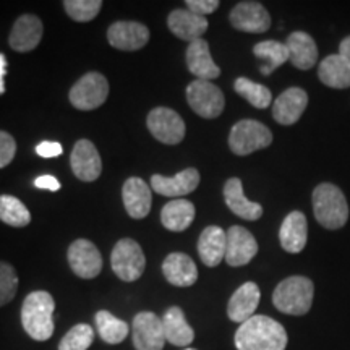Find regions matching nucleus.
<instances>
[{"instance_id":"obj_1","label":"nucleus","mask_w":350,"mask_h":350,"mask_svg":"<svg viewBox=\"0 0 350 350\" xmlns=\"http://www.w3.org/2000/svg\"><path fill=\"white\" fill-rule=\"evenodd\" d=\"M287 332L275 319L255 314L235 332L237 350H286Z\"/></svg>"},{"instance_id":"obj_2","label":"nucleus","mask_w":350,"mask_h":350,"mask_svg":"<svg viewBox=\"0 0 350 350\" xmlns=\"http://www.w3.org/2000/svg\"><path fill=\"white\" fill-rule=\"evenodd\" d=\"M55 301L46 291L31 292L21 306V325L29 338L44 342L54 334Z\"/></svg>"},{"instance_id":"obj_3","label":"nucleus","mask_w":350,"mask_h":350,"mask_svg":"<svg viewBox=\"0 0 350 350\" xmlns=\"http://www.w3.org/2000/svg\"><path fill=\"white\" fill-rule=\"evenodd\" d=\"M314 286L304 275H291L278 284L273 294V304L279 312L304 317L310 312L313 304Z\"/></svg>"},{"instance_id":"obj_4","label":"nucleus","mask_w":350,"mask_h":350,"mask_svg":"<svg viewBox=\"0 0 350 350\" xmlns=\"http://www.w3.org/2000/svg\"><path fill=\"white\" fill-rule=\"evenodd\" d=\"M313 213L317 221L326 229L336 230L349 219V204L340 188L332 183H321L313 191Z\"/></svg>"},{"instance_id":"obj_5","label":"nucleus","mask_w":350,"mask_h":350,"mask_svg":"<svg viewBox=\"0 0 350 350\" xmlns=\"http://www.w3.org/2000/svg\"><path fill=\"white\" fill-rule=\"evenodd\" d=\"M273 143V133L258 120H240L232 126L229 148L237 156H248L258 150H265Z\"/></svg>"},{"instance_id":"obj_6","label":"nucleus","mask_w":350,"mask_h":350,"mask_svg":"<svg viewBox=\"0 0 350 350\" xmlns=\"http://www.w3.org/2000/svg\"><path fill=\"white\" fill-rule=\"evenodd\" d=\"M111 265L112 271L120 281H138L146 269V258H144L142 245L133 239L119 240L112 250Z\"/></svg>"},{"instance_id":"obj_7","label":"nucleus","mask_w":350,"mask_h":350,"mask_svg":"<svg viewBox=\"0 0 350 350\" xmlns=\"http://www.w3.org/2000/svg\"><path fill=\"white\" fill-rule=\"evenodd\" d=\"M109 96V81L98 72L83 75L68 93L72 106L78 111H94L103 106Z\"/></svg>"},{"instance_id":"obj_8","label":"nucleus","mask_w":350,"mask_h":350,"mask_svg":"<svg viewBox=\"0 0 350 350\" xmlns=\"http://www.w3.org/2000/svg\"><path fill=\"white\" fill-rule=\"evenodd\" d=\"M187 103L203 119H216L224 111L226 99L213 81L195 80L187 86Z\"/></svg>"},{"instance_id":"obj_9","label":"nucleus","mask_w":350,"mask_h":350,"mask_svg":"<svg viewBox=\"0 0 350 350\" xmlns=\"http://www.w3.org/2000/svg\"><path fill=\"white\" fill-rule=\"evenodd\" d=\"M146 125L152 137L164 144H178L185 138V122L169 107L152 109L148 113Z\"/></svg>"},{"instance_id":"obj_10","label":"nucleus","mask_w":350,"mask_h":350,"mask_svg":"<svg viewBox=\"0 0 350 350\" xmlns=\"http://www.w3.org/2000/svg\"><path fill=\"white\" fill-rule=\"evenodd\" d=\"M67 258L70 268L81 279H94L103 271V256L91 240H75L68 247Z\"/></svg>"},{"instance_id":"obj_11","label":"nucleus","mask_w":350,"mask_h":350,"mask_svg":"<svg viewBox=\"0 0 350 350\" xmlns=\"http://www.w3.org/2000/svg\"><path fill=\"white\" fill-rule=\"evenodd\" d=\"M133 345L137 350H163L165 336L163 319L152 312H142L133 318Z\"/></svg>"},{"instance_id":"obj_12","label":"nucleus","mask_w":350,"mask_h":350,"mask_svg":"<svg viewBox=\"0 0 350 350\" xmlns=\"http://www.w3.org/2000/svg\"><path fill=\"white\" fill-rule=\"evenodd\" d=\"M107 41L119 51H139L150 41V29L138 21H116L109 26Z\"/></svg>"},{"instance_id":"obj_13","label":"nucleus","mask_w":350,"mask_h":350,"mask_svg":"<svg viewBox=\"0 0 350 350\" xmlns=\"http://www.w3.org/2000/svg\"><path fill=\"white\" fill-rule=\"evenodd\" d=\"M230 25L235 29L250 34L266 33L271 26L268 10L260 2H240L232 8Z\"/></svg>"},{"instance_id":"obj_14","label":"nucleus","mask_w":350,"mask_h":350,"mask_svg":"<svg viewBox=\"0 0 350 350\" xmlns=\"http://www.w3.org/2000/svg\"><path fill=\"white\" fill-rule=\"evenodd\" d=\"M70 164L77 178L81 182L98 180L103 172V161H100L98 148L90 139H78L70 156Z\"/></svg>"},{"instance_id":"obj_15","label":"nucleus","mask_w":350,"mask_h":350,"mask_svg":"<svg viewBox=\"0 0 350 350\" xmlns=\"http://www.w3.org/2000/svg\"><path fill=\"white\" fill-rule=\"evenodd\" d=\"M258 253V242L253 237L250 230L245 227L232 226L227 230V250L226 261L229 266L239 268V266L248 265Z\"/></svg>"},{"instance_id":"obj_16","label":"nucleus","mask_w":350,"mask_h":350,"mask_svg":"<svg viewBox=\"0 0 350 350\" xmlns=\"http://www.w3.org/2000/svg\"><path fill=\"white\" fill-rule=\"evenodd\" d=\"M44 26L36 15H21L13 23V28L8 36V46L15 52H31L36 49L42 39Z\"/></svg>"},{"instance_id":"obj_17","label":"nucleus","mask_w":350,"mask_h":350,"mask_svg":"<svg viewBox=\"0 0 350 350\" xmlns=\"http://www.w3.org/2000/svg\"><path fill=\"white\" fill-rule=\"evenodd\" d=\"M200 185V172L193 167H188L178 172L175 177H164L154 174L151 177V188L156 193L178 200L180 196L190 195Z\"/></svg>"},{"instance_id":"obj_18","label":"nucleus","mask_w":350,"mask_h":350,"mask_svg":"<svg viewBox=\"0 0 350 350\" xmlns=\"http://www.w3.org/2000/svg\"><path fill=\"white\" fill-rule=\"evenodd\" d=\"M167 26L174 36L190 44L203 39V34L208 29V20L190 12L188 8H177L169 13Z\"/></svg>"},{"instance_id":"obj_19","label":"nucleus","mask_w":350,"mask_h":350,"mask_svg":"<svg viewBox=\"0 0 350 350\" xmlns=\"http://www.w3.org/2000/svg\"><path fill=\"white\" fill-rule=\"evenodd\" d=\"M308 106V94L301 88H288L275 98L273 104V117L281 125H294Z\"/></svg>"},{"instance_id":"obj_20","label":"nucleus","mask_w":350,"mask_h":350,"mask_svg":"<svg viewBox=\"0 0 350 350\" xmlns=\"http://www.w3.org/2000/svg\"><path fill=\"white\" fill-rule=\"evenodd\" d=\"M122 198L126 213L133 219H144L150 214L152 206L151 188L143 178L130 177L122 188Z\"/></svg>"},{"instance_id":"obj_21","label":"nucleus","mask_w":350,"mask_h":350,"mask_svg":"<svg viewBox=\"0 0 350 350\" xmlns=\"http://www.w3.org/2000/svg\"><path fill=\"white\" fill-rule=\"evenodd\" d=\"M187 67L193 73L196 80L213 81L221 75V68L213 60L209 44L204 39H198L188 44L187 47Z\"/></svg>"},{"instance_id":"obj_22","label":"nucleus","mask_w":350,"mask_h":350,"mask_svg":"<svg viewBox=\"0 0 350 350\" xmlns=\"http://www.w3.org/2000/svg\"><path fill=\"white\" fill-rule=\"evenodd\" d=\"M260 287L255 282H245L230 297L229 305H227V317L234 323L242 325V323L248 321L252 317H255L258 305H260Z\"/></svg>"},{"instance_id":"obj_23","label":"nucleus","mask_w":350,"mask_h":350,"mask_svg":"<svg viewBox=\"0 0 350 350\" xmlns=\"http://www.w3.org/2000/svg\"><path fill=\"white\" fill-rule=\"evenodd\" d=\"M227 232L217 226H209L201 232L198 240V255L203 265L208 268H216L226 260Z\"/></svg>"},{"instance_id":"obj_24","label":"nucleus","mask_w":350,"mask_h":350,"mask_svg":"<svg viewBox=\"0 0 350 350\" xmlns=\"http://www.w3.org/2000/svg\"><path fill=\"white\" fill-rule=\"evenodd\" d=\"M224 200L230 211L245 221H258L262 216V206L245 196L242 180L237 177H232L226 182Z\"/></svg>"},{"instance_id":"obj_25","label":"nucleus","mask_w":350,"mask_h":350,"mask_svg":"<svg viewBox=\"0 0 350 350\" xmlns=\"http://www.w3.org/2000/svg\"><path fill=\"white\" fill-rule=\"evenodd\" d=\"M163 273L175 287H190L198 281L195 261L185 253H170L163 262Z\"/></svg>"},{"instance_id":"obj_26","label":"nucleus","mask_w":350,"mask_h":350,"mask_svg":"<svg viewBox=\"0 0 350 350\" xmlns=\"http://www.w3.org/2000/svg\"><path fill=\"white\" fill-rule=\"evenodd\" d=\"M308 239V224L304 213L292 211L284 219L279 229V242L287 253H300Z\"/></svg>"},{"instance_id":"obj_27","label":"nucleus","mask_w":350,"mask_h":350,"mask_svg":"<svg viewBox=\"0 0 350 350\" xmlns=\"http://www.w3.org/2000/svg\"><path fill=\"white\" fill-rule=\"evenodd\" d=\"M288 60L299 70H310L318 62V47L314 39L304 31H295L287 38Z\"/></svg>"},{"instance_id":"obj_28","label":"nucleus","mask_w":350,"mask_h":350,"mask_svg":"<svg viewBox=\"0 0 350 350\" xmlns=\"http://www.w3.org/2000/svg\"><path fill=\"white\" fill-rule=\"evenodd\" d=\"M163 327L165 340L169 344L177 345V347H187L193 342L195 331L187 323L185 314H183L180 306H170L167 312L164 313Z\"/></svg>"},{"instance_id":"obj_29","label":"nucleus","mask_w":350,"mask_h":350,"mask_svg":"<svg viewBox=\"0 0 350 350\" xmlns=\"http://www.w3.org/2000/svg\"><path fill=\"white\" fill-rule=\"evenodd\" d=\"M318 78L323 85L336 90L350 88V60L340 54L327 55L319 64Z\"/></svg>"},{"instance_id":"obj_30","label":"nucleus","mask_w":350,"mask_h":350,"mask_svg":"<svg viewBox=\"0 0 350 350\" xmlns=\"http://www.w3.org/2000/svg\"><path fill=\"white\" fill-rule=\"evenodd\" d=\"M195 206L191 201L178 198L169 201L161 211V222L170 232H183L195 219Z\"/></svg>"},{"instance_id":"obj_31","label":"nucleus","mask_w":350,"mask_h":350,"mask_svg":"<svg viewBox=\"0 0 350 350\" xmlns=\"http://www.w3.org/2000/svg\"><path fill=\"white\" fill-rule=\"evenodd\" d=\"M253 54L262 60L261 73L265 77L271 75L275 68L281 67L288 60V49L286 44L279 41H261L253 47Z\"/></svg>"},{"instance_id":"obj_32","label":"nucleus","mask_w":350,"mask_h":350,"mask_svg":"<svg viewBox=\"0 0 350 350\" xmlns=\"http://www.w3.org/2000/svg\"><path fill=\"white\" fill-rule=\"evenodd\" d=\"M96 327H98L99 338L106 344L117 345L124 342L126 336H129V325L122 319L116 318L107 310H100L94 317Z\"/></svg>"},{"instance_id":"obj_33","label":"nucleus","mask_w":350,"mask_h":350,"mask_svg":"<svg viewBox=\"0 0 350 350\" xmlns=\"http://www.w3.org/2000/svg\"><path fill=\"white\" fill-rule=\"evenodd\" d=\"M234 90L235 93L242 96L245 100H248L256 109H268L271 106V100H273V94H271L269 88L248 80L245 77H240L235 80Z\"/></svg>"},{"instance_id":"obj_34","label":"nucleus","mask_w":350,"mask_h":350,"mask_svg":"<svg viewBox=\"0 0 350 350\" xmlns=\"http://www.w3.org/2000/svg\"><path fill=\"white\" fill-rule=\"evenodd\" d=\"M0 221L10 227H26L31 222V214L18 198L0 195Z\"/></svg>"},{"instance_id":"obj_35","label":"nucleus","mask_w":350,"mask_h":350,"mask_svg":"<svg viewBox=\"0 0 350 350\" xmlns=\"http://www.w3.org/2000/svg\"><path fill=\"white\" fill-rule=\"evenodd\" d=\"M103 2L100 0H64V8L67 15L78 23L93 21L99 15Z\"/></svg>"},{"instance_id":"obj_36","label":"nucleus","mask_w":350,"mask_h":350,"mask_svg":"<svg viewBox=\"0 0 350 350\" xmlns=\"http://www.w3.org/2000/svg\"><path fill=\"white\" fill-rule=\"evenodd\" d=\"M94 340V331L90 325L80 323V325L73 326L64 339L60 340L59 350H88L91 347Z\"/></svg>"},{"instance_id":"obj_37","label":"nucleus","mask_w":350,"mask_h":350,"mask_svg":"<svg viewBox=\"0 0 350 350\" xmlns=\"http://www.w3.org/2000/svg\"><path fill=\"white\" fill-rule=\"evenodd\" d=\"M18 292V274L10 262L0 261V308L10 304Z\"/></svg>"},{"instance_id":"obj_38","label":"nucleus","mask_w":350,"mask_h":350,"mask_svg":"<svg viewBox=\"0 0 350 350\" xmlns=\"http://www.w3.org/2000/svg\"><path fill=\"white\" fill-rule=\"evenodd\" d=\"M16 154V142L7 131L0 130V169L7 167Z\"/></svg>"},{"instance_id":"obj_39","label":"nucleus","mask_w":350,"mask_h":350,"mask_svg":"<svg viewBox=\"0 0 350 350\" xmlns=\"http://www.w3.org/2000/svg\"><path fill=\"white\" fill-rule=\"evenodd\" d=\"M185 5L188 7V10L190 12H193L196 15L204 16V18H206V15L217 10L219 2L217 0H187Z\"/></svg>"},{"instance_id":"obj_40","label":"nucleus","mask_w":350,"mask_h":350,"mask_svg":"<svg viewBox=\"0 0 350 350\" xmlns=\"http://www.w3.org/2000/svg\"><path fill=\"white\" fill-rule=\"evenodd\" d=\"M38 156L44 157V159H51V157H57L64 152L62 144L57 142H41L36 146Z\"/></svg>"},{"instance_id":"obj_41","label":"nucleus","mask_w":350,"mask_h":350,"mask_svg":"<svg viewBox=\"0 0 350 350\" xmlns=\"http://www.w3.org/2000/svg\"><path fill=\"white\" fill-rule=\"evenodd\" d=\"M34 185L39 190H49V191H59L60 190V182L57 180L54 175H41L34 180Z\"/></svg>"},{"instance_id":"obj_42","label":"nucleus","mask_w":350,"mask_h":350,"mask_svg":"<svg viewBox=\"0 0 350 350\" xmlns=\"http://www.w3.org/2000/svg\"><path fill=\"white\" fill-rule=\"evenodd\" d=\"M7 68H8L7 57L3 55V54H0V96L5 93V75H7Z\"/></svg>"},{"instance_id":"obj_43","label":"nucleus","mask_w":350,"mask_h":350,"mask_svg":"<svg viewBox=\"0 0 350 350\" xmlns=\"http://www.w3.org/2000/svg\"><path fill=\"white\" fill-rule=\"evenodd\" d=\"M339 54L344 55L345 59L350 60V36H347L344 39L342 42H340L339 46Z\"/></svg>"},{"instance_id":"obj_44","label":"nucleus","mask_w":350,"mask_h":350,"mask_svg":"<svg viewBox=\"0 0 350 350\" xmlns=\"http://www.w3.org/2000/svg\"><path fill=\"white\" fill-rule=\"evenodd\" d=\"M183 350H196V349H183Z\"/></svg>"}]
</instances>
